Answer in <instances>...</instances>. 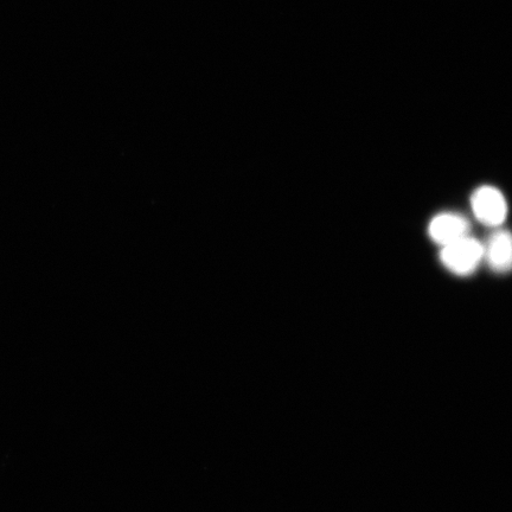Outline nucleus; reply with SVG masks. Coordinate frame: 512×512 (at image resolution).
Here are the masks:
<instances>
[{"instance_id":"4","label":"nucleus","mask_w":512,"mask_h":512,"mask_svg":"<svg viewBox=\"0 0 512 512\" xmlns=\"http://www.w3.org/2000/svg\"><path fill=\"white\" fill-rule=\"evenodd\" d=\"M484 259L492 271L507 273L512 270V234L497 230L484 246Z\"/></svg>"},{"instance_id":"1","label":"nucleus","mask_w":512,"mask_h":512,"mask_svg":"<svg viewBox=\"0 0 512 512\" xmlns=\"http://www.w3.org/2000/svg\"><path fill=\"white\" fill-rule=\"evenodd\" d=\"M440 258L452 273L469 275L476 271L480 261L484 259V246L476 239L466 236L444 246Z\"/></svg>"},{"instance_id":"3","label":"nucleus","mask_w":512,"mask_h":512,"mask_svg":"<svg viewBox=\"0 0 512 512\" xmlns=\"http://www.w3.org/2000/svg\"><path fill=\"white\" fill-rule=\"evenodd\" d=\"M470 229V222L464 216L446 213L434 217L428 232L435 242L444 247L469 236Z\"/></svg>"},{"instance_id":"2","label":"nucleus","mask_w":512,"mask_h":512,"mask_svg":"<svg viewBox=\"0 0 512 512\" xmlns=\"http://www.w3.org/2000/svg\"><path fill=\"white\" fill-rule=\"evenodd\" d=\"M477 220L489 227H498L507 219V201L501 191L492 187L479 188L471 200Z\"/></svg>"}]
</instances>
